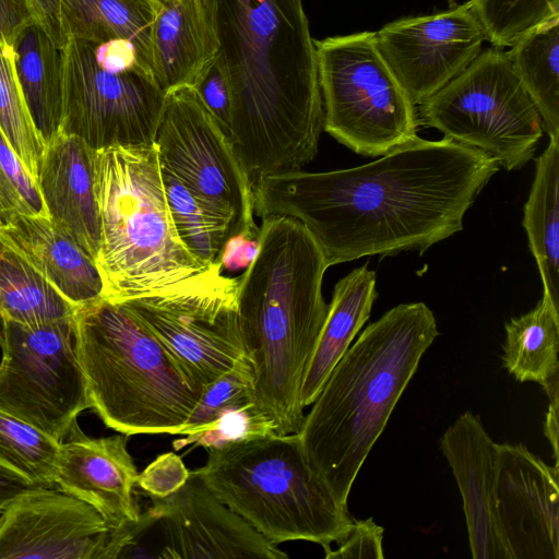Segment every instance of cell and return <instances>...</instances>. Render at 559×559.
Wrapping results in <instances>:
<instances>
[{
    "mask_svg": "<svg viewBox=\"0 0 559 559\" xmlns=\"http://www.w3.org/2000/svg\"><path fill=\"white\" fill-rule=\"evenodd\" d=\"M492 511L512 559H559V468L521 443L498 444Z\"/></svg>",
    "mask_w": 559,
    "mask_h": 559,
    "instance_id": "cell-17",
    "label": "cell"
},
{
    "mask_svg": "<svg viewBox=\"0 0 559 559\" xmlns=\"http://www.w3.org/2000/svg\"><path fill=\"white\" fill-rule=\"evenodd\" d=\"M2 520H3V510H0V526H1Z\"/></svg>",
    "mask_w": 559,
    "mask_h": 559,
    "instance_id": "cell-44",
    "label": "cell"
},
{
    "mask_svg": "<svg viewBox=\"0 0 559 559\" xmlns=\"http://www.w3.org/2000/svg\"><path fill=\"white\" fill-rule=\"evenodd\" d=\"M237 288L238 277L226 276L200 289L118 301L148 328L202 393L246 355Z\"/></svg>",
    "mask_w": 559,
    "mask_h": 559,
    "instance_id": "cell-13",
    "label": "cell"
},
{
    "mask_svg": "<svg viewBox=\"0 0 559 559\" xmlns=\"http://www.w3.org/2000/svg\"><path fill=\"white\" fill-rule=\"evenodd\" d=\"M544 131L559 138V16L520 37L508 51Z\"/></svg>",
    "mask_w": 559,
    "mask_h": 559,
    "instance_id": "cell-29",
    "label": "cell"
},
{
    "mask_svg": "<svg viewBox=\"0 0 559 559\" xmlns=\"http://www.w3.org/2000/svg\"><path fill=\"white\" fill-rule=\"evenodd\" d=\"M499 168L478 148L417 136L362 166L264 177L252 186L253 211L299 221L328 266L423 253L462 230L465 213Z\"/></svg>",
    "mask_w": 559,
    "mask_h": 559,
    "instance_id": "cell-1",
    "label": "cell"
},
{
    "mask_svg": "<svg viewBox=\"0 0 559 559\" xmlns=\"http://www.w3.org/2000/svg\"><path fill=\"white\" fill-rule=\"evenodd\" d=\"M155 15V0H61V21L67 38L93 44L128 40L151 71V33Z\"/></svg>",
    "mask_w": 559,
    "mask_h": 559,
    "instance_id": "cell-25",
    "label": "cell"
},
{
    "mask_svg": "<svg viewBox=\"0 0 559 559\" xmlns=\"http://www.w3.org/2000/svg\"><path fill=\"white\" fill-rule=\"evenodd\" d=\"M60 442L0 411V465L37 487H55Z\"/></svg>",
    "mask_w": 559,
    "mask_h": 559,
    "instance_id": "cell-32",
    "label": "cell"
},
{
    "mask_svg": "<svg viewBox=\"0 0 559 559\" xmlns=\"http://www.w3.org/2000/svg\"><path fill=\"white\" fill-rule=\"evenodd\" d=\"M492 46L511 47L520 37L559 16V0H471Z\"/></svg>",
    "mask_w": 559,
    "mask_h": 559,
    "instance_id": "cell-34",
    "label": "cell"
},
{
    "mask_svg": "<svg viewBox=\"0 0 559 559\" xmlns=\"http://www.w3.org/2000/svg\"><path fill=\"white\" fill-rule=\"evenodd\" d=\"M418 106V123L489 154L507 170L533 158L544 132L508 51L495 46Z\"/></svg>",
    "mask_w": 559,
    "mask_h": 559,
    "instance_id": "cell-10",
    "label": "cell"
},
{
    "mask_svg": "<svg viewBox=\"0 0 559 559\" xmlns=\"http://www.w3.org/2000/svg\"><path fill=\"white\" fill-rule=\"evenodd\" d=\"M127 540V527H111L90 503L57 487H32L3 510L0 559H116Z\"/></svg>",
    "mask_w": 559,
    "mask_h": 559,
    "instance_id": "cell-14",
    "label": "cell"
},
{
    "mask_svg": "<svg viewBox=\"0 0 559 559\" xmlns=\"http://www.w3.org/2000/svg\"><path fill=\"white\" fill-rule=\"evenodd\" d=\"M258 239L237 288L241 338L254 370V414L272 432L297 433L304 374L329 311L322 295L329 266L293 217H263Z\"/></svg>",
    "mask_w": 559,
    "mask_h": 559,
    "instance_id": "cell-3",
    "label": "cell"
},
{
    "mask_svg": "<svg viewBox=\"0 0 559 559\" xmlns=\"http://www.w3.org/2000/svg\"><path fill=\"white\" fill-rule=\"evenodd\" d=\"M32 487L37 486L0 465V510H4L17 496Z\"/></svg>",
    "mask_w": 559,
    "mask_h": 559,
    "instance_id": "cell-42",
    "label": "cell"
},
{
    "mask_svg": "<svg viewBox=\"0 0 559 559\" xmlns=\"http://www.w3.org/2000/svg\"><path fill=\"white\" fill-rule=\"evenodd\" d=\"M440 449L455 477L474 559H512L492 511L498 443L478 416L461 414L440 438Z\"/></svg>",
    "mask_w": 559,
    "mask_h": 559,
    "instance_id": "cell-19",
    "label": "cell"
},
{
    "mask_svg": "<svg viewBox=\"0 0 559 559\" xmlns=\"http://www.w3.org/2000/svg\"><path fill=\"white\" fill-rule=\"evenodd\" d=\"M34 19L27 0H0V43L13 46Z\"/></svg>",
    "mask_w": 559,
    "mask_h": 559,
    "instance_id": "cell-39",
    "label": "cell"
},
{
    "mask_svg": "<svg viewBox=\"0 0 559 559\" xmlns=\"http://www.w3.org/2000/svg\"><path fill=\"white\" fill-rule=\"evenodd\" d=\"M160 175L170 217L180 241L200 263L223 270L222 255L228 241L226 231L175 174L160 165Z\"/></svg>",
    "mask_w": 559,
    "mask_h": 559,
    "instance_id": "cell-30",
    "label": "cell"
},
{
    "mask_svg": "<svg viewBox=\"0 0 559 559\" xmlns=\"http://www.w3.org/2000/svg\"><path fill=\"white\" fill-rule=\"evenodd\" d=\"M501 356L507 371L520 382H535L549 401L559 399V308L543 295L531 311L504 325Z\"/></svg>",
    "mask_w": 559,
    "mask_h": 559,
    "instance_id": "cell-24",
    "label": "cell"
},
{
    "mask_svg": "<svg viewBox=\"0 0 559 559\" xmlns=\"http://www.w3.org/2000/svg\"><path fill=\"white\" fill-rule=\"evenodd\" d=\"M0 129L29 174L37 180L46 141L23 96L11 46L0 43Z\"/></svg>",
    "mask_w": 559,
    "mask_h": 559,
    "instance_id": "cell-33",
    "label": "cell"
},
{
    "mask_svg": "<svg viewBox=\"0 0 559 559\" xmlns=\"http://www.w3.org/2000/svg\"><path fill=\"white\" fill-rule=\"evenodd\" d=\"M376 280V272L365 264L336 283L325 322L304 374L300 389L304 408L313 403L331 371L369 319L378 296Z\"/></svg>",
    "mask_w": 559,
    "mask_h": 559,
    "instance_id": "cell-23",
    "label": "cell"
},
{
    "mask_svg": "<svg viewBox=\"0 0 559 559\" xmlns=\"http://www.w3.org/2000/svg\"><path fill=\"white\" fill-rule=\"evenodd\" d=\"M16 216H47L37 180L0 129V226Z\"/></svg>",
    "mask_w": 559,
    "mask_h": 559,
    "instance_id": "cell-35",
    "label": "cell"
},
{
    "mask_svg": "<svg viewBox=\"0 0 559 559\" xmlns=\"http://www.w3.org/2000/svg\"><path fill=\"white\" fill-rule=\"evenodd\" d=\"M191 471L213 495L271 544L306 540L324 554L354 519L308 462L298 433L275 432L207 448Z\"/></svg>",
    "mask_w": 559,
    "mask_h": 559,
    "instance_id": "cell-7",
    "label": "cell"
},
{
    "mask_svg": "<svg viewBox=\"0 0 559 559\" xmlns=\"http://www.w3.org/2000/svg\"><path fill=\"white\" fill-rule=\"evenodd\" d=\"M523 227L540 274L544 296L559 308V138H549L536 158L535 176L524 204Z\"/></svg>",
    "mask_w": 559,
    "mask_h": 559,
    "instance_id": "cell-26",
    "label": "cell"
},
{
    "mask_svg": "<svg viewBox=\"0 0 559 559\" xmlns=\"http://www.w3.org/2000/svg\"><path fill=\"white\" fill-rule=\"evenodd\" d=\"M323 130L354 153L379 157L417 138L415 105L384 61L376 32L314 40Z\"/></svg>",
    "mask_w": 559,
    "mask_h": 559,
    "instance_id": "cell-9",
    "label": "cell"
},
{
    "mask_svg": "<svg viewBox=\"0 0 559 559\" xmlns=\"http://www.w3.org/2000/svg\"><path fill=\"white\" fill-rule=\"evenodd\" d=\"M5 238L68 301L103 297L95 260L47 216H16L0 226Z\"/></svg>",
    "mask_w": 559,
    "mask_h": 559,
    "instance_id": "cell-22",
    "label": "cell"
},
{
    "mask_svg": "<svg viewBox=\"0 0 559 559\" xmlns=\"http://www.w3.org/2000/svg\"><path fill=\"white\" fill-rule=\"evenodd\" d=\"M376 40L416 106L460 74L479 55L487 35L469 0L388 23L376 32Z\"/></svg>",
    "mask_w": 559,
    "mask_h": 559,
    "instance_id": "cell-15",
    "label": "cell"
},
{
    "mask_svg": "<svg viewBox=\"0 0 559 559\" xmlns=\"http://www.w3.org/2000/svg\"><path fill=\"white\" fill-rule=\"evenodd\" d=\"M384 530L372 518L354 520L343 540L335 550L325 552V559H383Z\"/></svg>",
    "mask_w": 559,
    "mask_h": 559,
    "instance_id": "cell-37",
    "label": "cell"
},
{
    "mask_svg": "<svg viewBox=\"0 0 559 559\" xmlns=\"http://www.w3.org/2000/svg\"><path fill=\"white\" fill-rule=\"evenodd\" d=\"M231 90L228 134L252 186L318 153L323 103L302 0H213Z\"/></svg>",
    "mask_w": 559,
    "mask_h": 559,
    "instance_id": "cell-2",
    "label": "cell"
},
{
    "mask_svg": "<svg viewBox=\"0 0 559 559\" xmlns=\"http://www.w3.org/2000/svg\"><path fill=\"white\" fill-rule=\"evenodd\" d=\"M94 187L100 221L95 263L104 298L194 290L226 277L221 269L200 263L180 241L155 143L96 151Z\"/></svg>",
    "mask_w": 559,
    "mask_h": 559,
    "instance_id": "cell-5",
    "label": "cell"
},
{
    "mask_svg": "<svg viewBox=\"0 0 559 559\" xmlns=\"http://www.w3.org/2000/svg\"><path fill=\"white\" fill-rule=\"evenodd\" d=\"M152 499L147 509L160 535V558L287 559L190 471L174 493Z\"/></svg>",
    "mask_w": 559,
    "mask_h": 559,
    "instance_id": "cell-16",
    "label": "cell"
},
{
    "mask_svg": "<svg viewBox=\"0 0 559 559\" xmlns=\"http://www.w3.org/2000/svg\"><path fill=\"white\" fill-rule=\"evenodd\" d=\"M75 308L0 235V319L36 325L72 317Z\"/></svg>",
    "mask_w": 559,
    "mask_h": 559,
    "instance_id": "cell-28",
    "label": "cell"
},
{
    "mask_svg": "<svg viewBox=\"0 0 559 559\" xmlns=\"http://www.w3.org/2000/svg\"><path fill=\"white\" fill-rule=\"evenodd\" d=\"M128 436L90 438L80 430L60 442L55 487L93 506L114 528L139 521L134 498L138 468Z\"/></svg>",
    "mask_w": 559,
    "mask_h": 559,
    "instance_id": "cell-18",
    "label": "cell"
},
{
    "mask_svg": "<svg viewBox=\"0 0 559 559\" xmlns=\"http://www.w3.org/2000/svg\"><path fill=\"white\" fill-rule=\"evenodd\" d=\"M254 381L253 366L245 355L227 372L203 389L193 412L180 432L188 437L185 440L175 441V444L183 447L194 437L212 431L228 414L251 411L255 417Z\"/></svg>",
    "mask_w": 559,
    "mask_h": 559,
    "instance_id": "cell-31",
    "label": "cell"
},
{
    "mask_svg": "<svg viewBox=\"0 0 559 559\" xmlns=\"http://www.w3.org/2000/svg\"><path fill=\"white\" fill-rule=\"evenodd\" d=\"M438 335L424 302L390 309L348 347L311 404L297 433L340 502L347 504L358 472Z\"/></svg>",
    "mask_w": 559,
    "mask_h": 559,
    "instance_id": "cell-4",
    "label": "cell"
},
{
    "mask_svg": "<svg viewBox=\"0 0 559 559\" xmlns=\"http://www.w3.org/2000/svg\"><path fill=\"white\" fill-rule=\"evenodd\" d=\"M152 72L167 93L193 86L219 50L213 0H155Z\"/></svg>",
    "mask_w": 559,
    "mask_h": 559,
    "instance_id": "cell-21",
    "label": "cell"
},
{
    "mask_svg": "<svg viewBox=\"0 0 559 559\" xmlns=\"http://www.w3.org/2000/svg\"><path fill=\"white\" fill-rule=\"evenodd\" d=\"M34 23L62 49L67 37L61 21V0H27Z\"/></svg>",
    "mask_w": 559,
    "mask_h": 559,
    "instance_id": "cell-40",
    "label": "cell"
},
{
    "mask_svg": "<svg viewBox=\"0 0 559 559\" xmlns=\"http://www.w3.org/2000/svg\"><path fill=\"white\" fill-rule=\"evenodd\" d=\"M193 87L228 133L231 90L226 69L218 56L202 72Z\"/></svg>",
    "mask_w": 559,
    "mask_h": 559,
    "instance_id": "cell-38",
    "label": "cell"
},
{
    "mask_svg": "<svg viewBox=\"0 0 559 559\" xmlns=\"http://www.w3.org/2000/svg\"><path fill=\"white\" fill-rule=\"evenodd\" d=\"M91 408L126 436L180 435L201 393L123 302L99 298L73 313Z\"/></svg>",
    "mask_w": 559,
    "mask_h": 559,
    "instance_id": "cell-6",
    "label": "cell"
},
{
    "mask_svg": "<svg viewBox=\"0 0 559 559\" xmlns=\"http://www.w3.org/2000/svg\"><path fill=\"white\" fill-rule=\"evenodd\" d=\"M259 239L246 235L231 237L225 245L222 255V267L238 270L248 267L258 250Z\"/></svg>",
    "mask_w": 559,
    "mask_h": 559,
    "instance_id": "cell-41",
    "label": "cell"
},
{
    "mask_svg": "<svg viewBox=\"0 0 559 559\" xmlns=\"http://www.w3.org/2000/svg\"><path fill=\"white\" fill-rule=\"evenodd\" d=\"M558 414H559V399L549 401L548 409L544 421V433L548 439L556 464L558 465Z\"/></svg>",
    "mask_w": 559,
    "mask_h": 559,
    "instance_id": "cell-43",
    "label": "cell"
},
{
    "mask_svg": "<svg viewBox=\"0 0 559 559\" xmlns=\"http://www.w3.org/2000/svg\"><path fill=\"white\" fill-rule=\"evenodd\" d=\"M60 130L95 151L153 145L166 92L128 40L67 38Z\"/></svg>",
    "mask_w": 559,
    "mask_h": 559,
    "instance_id": "cell-8",
    "label": "cell"
},
{
    "mask_svg": "<svg viewBox=\"0 0 559 559\" xmlns=\"http://www.w3.org/2000/svg\"><path fill=\"white\" fill-rule=\"evenodd\" d=\"M190 476L182 459L166 452L158 455L138 476L136 485L151 498L162 499L177 491Z\"/></svg>",
    "mask_w": 559,
    "mask_h": 559,
    "instance_id": "cell-36",
    "label": "cell"
},
{
    "mask_svg": "<svg viewBox=\"0 0 559 559\" xmlns=\"http://www.w3.org/2000/svg\"><path fill=\"white\" fill-rule=\"evenodd\" d=\"M95 152L79 136L59 130L46 142L37 176L51 222L94 260L100 240Z\"/></svg>",
    "mask_w": 559,
    "mask_h": 559,
    "instance_id": "cell-20",
    "label": "cell"
},
{
    "mask_svg": "<svg viewBox=\"0 0 559 559\" xmlns=\"http://www.w3.org/2000/svg\"><path fill=\"white\" fill-rule=\"evenodd\" d=\"M16 76L32 119L47 142L62 117V53L35 23L12 46Z\"/></svg>",
    "mask_w": 559,
    "mask_h": 559,
    "instance_id": "cell-27",
    "label": "cell"
},
{
    "mask_svg": "<svg viewBox=\"0 0 559 559\" xmlns=\"http://www.w3.org/2000/svg\"><path fill=\"white\" fill-rule=\"evenodd\" d=\"M0 411L58 442L80 431L91 408L75 348L73 316L36 325L0 319Z\"/></svg>",
    "mask_w": 559,
    "mask_h": 559,
    "instance_id": "cell-12",
    "label": "cell"
},
{
    "mask_svg": "<svg viewBox=\"0 0 559 559\" xmlns=\"http://www.w3.org/2000/svg\"><path fill=\"white\" fill-rule=\"evenodd\" d=\"M154 143L160 165L178 177L228 240L258 238L252 183L227 131L193 86L166 93Z\"/></svg>",
    "mask_w": 559,
    "mask_h": 559,
    "instance_id": "cell-11",
    "label": "cell"
}]
</instances>
